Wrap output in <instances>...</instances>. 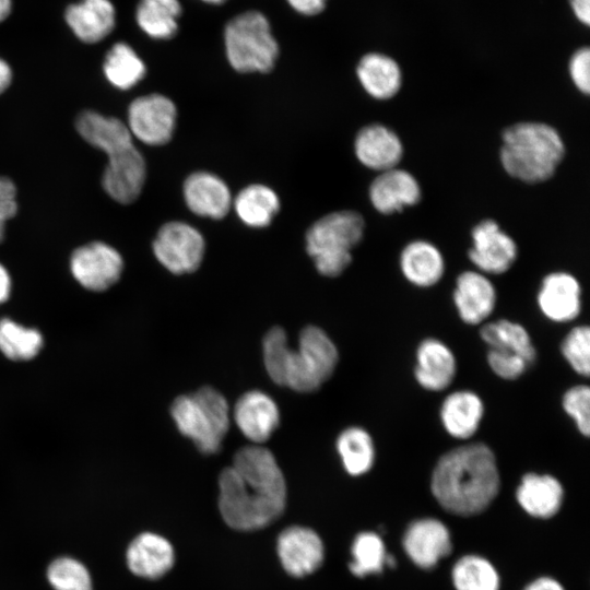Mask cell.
Masks as SVG:
<instances>
[{
    "mask_svg": "<svg viewBox=\"0 0 590 590\" xmlns=\"http://www.w3.org/2000/svg\"><path fill=\"white\" fill-rule=\"evenodd\" d=\"M219 508L233 529L250 531L274 521L284 510L286 485L272 455L263 447L239 449L219 477Z\"/></svg>",
    "mask_w": 590,
    "mask_h": 590,
    "instance_id": "1",
    "label": "cell"
},
{
    "mask_svg": "<svg viewBox=\"0 0 590 590\" xmlns=\"http://www.w3.org/2000/svg\"><path fill=\"white\" fill-rule=\"evenodd\" d=\"M499 471L492 449L483 442L458 446L437 461L430 481L434 497L447 511L472 516L497 496Z\"/></svg>",
    "mask_w": 590,
    "mask_h": 590,
    "instance_id": "2",
    "label": "cell"
},
{
    "mask_svg": "<svg viewBox=\"0 0 590 590\" xmlns=\"http://www.w3.org/2000/svg\"><path fill=\"white\" fill-rule=\"evenodd\" d=\"M262 350L270 378L298 392L317 390L333 374L338 363L334 343L314 326L303 329L297 350H291L285 331L274 327L266 334Z\"/></svg>",
    "mask_w": 590,
    "mask_h": 590,
    "instance_id": "3",
    "label": "cell"
},
{
    "mask_svg": "<svg viewBox=\"0 0 590 590\" xmlns=\"http://www.w3.org/2000/svg\"><path fill=\"white\" fill-rule=\"evenodd\" d=\"M75 127L86 142L108 156L102 179L105 191L117 202H133L145 181V162L133 145L129 128L118 118L92 110L82 111Z\"/></svg>",
    "mask_w": 590,
    "mask_h": 590,
    "instance_id": "4",
    "label": "cell"
},
{
    "mask_svg": "<svg viewBox=\"0 0 590 590\" xmlns=\"http://www.w3.org/2000/svg\"><path fill=\"white\" fill-rule=\"evenodd\" d=\"M565 154L559 133L543 122H519L503 133L500 161L505 170L527 184L550 179Z\"/></svg>",
    "mask_w": 590,
    "mask_h": 590,
    "instance_id": "5",
    "label": "cell"
},
{
    "mask_svg": "<svg viewBox=\"0 0 590 590\" xmlns=\"http://www.w3.org/2000/svg\"><path fill=\"white\" fill-rule=\"evenodd\" d=\"M178 430L206 455L220 450L229 427L226 399L212 387L176 398L170 408Z\"/></svg>",
    "mask_w": 590,
    "mask_h": 590,
    "instance_id": "6",
    "label": "cell"
},
{
    "mask_svg": "<svg viewBox=\"0 0 590 590\" xmlns=\"http://www.w3.org/2000/svg\"><path fill=\"white\" fill-rule=\"evenodd\" d=\"M363 234L364 220L358 213H330L308 229L306 249L322 275L338 276L351 263V250L361 241Z\"/></svg>",
    "mask_w": 590,
    "mask_h": 590,
    "instance_id": "7",
    "label": "cell"
},
{
    "mask_svg": "<svg viewBox=\"0 0 590 590\" xmlns=\"http://www.w3.org/2000/svg\"><path fill=\"white\" fill-rule=\"evenodd\" d=\"M226 55L239 72H268L276 60L279 46L267 17L248 11L228 22L224 32Z\"/></svg>",
    "mask_w": 590,
    "mask_h": 590,
    "instance_id": "8",
    "label": "cell"
},
{
    "mask_svg": "<svg viewBox=\"0 0 590 590\" xmlns=\"http://www.w3.org/2000/svg\"><path fill=\"white\" fill-rule=\"evenodd\" d=\"M153 251L157 260L172 273H190L199 268L203 259L204 239L191 225L169 222L158 231Z\"/></svg>",
    "mask_w": 590,
    "mask_h": 590,
    "instance_id": "9",
    "label": "cell"
},
{
    "mask_svg": "<svg viewBox=\"0 0 590 590\" xmlns=\"http://www.w3.org/2000/svg\"><path fill=\"white\" fill-rule=\"evenodd\" d=\"M73 278L86 290L102 292L120 278L123 261L113 247L101 241L76 248L70 259Z\"/></svg>",
    "mask_w": 590,
    "mask_h": 590,
    "instance_id": "10",
    "label": "cell"
},
{
    "mask_svg": "<svg viewBox=\"0 0 590 590\" xmlns=\"http://www.w3.org/2000/svg\"><path fill=\"white\" fill-rule=\"evenodd\" d=\"M129 130L149 145L167 143L176 122V107L164 95L150 94L135 98L128 110Z\"/></svg>",
    "mask_w": 590,
    "mask_h": 590,
    "instance_id": "11",
    "label": "cell"
},
{
    "mask_svg": "<svg viewBox=\"0 0 590 590\" xmlns=\"http://www.w3.org/2000/svg\"><path fill=\"white\" fill-rule=\"evenodd\" d=\"M471 235L469 258L481 273L502 274L511 268L517 258V245L494 220L480 222Z\"/></svg>",
    "mask_w": 590,
    "mask_h": 590,
    "instance_id": "12",
    "label": "cell"
},
{
    "mask_svg": "<svg viewBox=\"0 0 590 590\" xmlns=\"http://www.w3.org/2000/svg\"><path fill=\"white\" fill-rule=\"evenodd\" d=\"M536 299L545 318L557 323L569 322L580 314L581 287L573 274L553 272L544 276Z\"/></svg>",
    "mask_w": 590,
    "mask_h": 590,
    "instance_id": "13",
    "label": "cell"
},
{
    "mask_svg": "<svg viewBox=\"0 0 590 590\" xmlns=\"http://www.w3.org/2000/svg\"><path fill=\"white\" fill-rule=\"evenodd\" d=\"M452 297L460 319L471 326L484 322L496 306L495 286L477 271H464L458 275Z\"/></svg>",
    "mask_w": 590,
    "mask_h": 590,
    "instance_id": "14",
    "label": "cell"
},
{
    "mask_svg": "<svg viewBox=\"0 0 590 590\" xmlns=\"http://www.w3.org/2000/svg\"><path fill=\"white\" fill-rule=\"evenodd\" d=\"M278 554L283 568L294 577L315 571L323 559L320 538L310 529L291 527L278 540Z\"/></svg>",
    "mask_w": 590,
    "mask_h": 590,
    "instance_id": "15",
    "label": "cell"
},
{
    "mask_svg": "<svg viewBox=\"0 0 590 590\" xmlns=\"http://www.w3.org/2000/svg\"><path fill=\"white\" fill-rule=\"evenodd\" d=\"M233 417L243 435L256 444L269 439L280 423L276 403L259 390L248 391L237 400Z\"/></svg>",
    "mask_w": 590,
    "mask_h": 590,
    "instance_id": "16",
    "label": "cell"
},
{
    "mask_svg": "<svg viewBox=\"0 0 590 590\" xmlns=\"http://www.w3.org/2000/svg\"><path fill=\"white\" fill-rule=\"evenodd\" d=\"M457 361L451 349L435 338L423 340L416 349L414 377L428 391H442L453 381Z\"/></svg>",
    "mask_w": 590,
    "mask_h": 590,
    "instance_id": "17",
    "label": "cell"
},
{
    "mask_svg": "<svg viewBox=\"0 0 590 590\" xmlns=\"http://www.w3.org/2000/svg\"><path fill=\"white\" fill-rule=\"evenodd\" d=\"M374 208L384 214L402 211L421 199V187L415 177L400 168L380 172L369 188Z\"/></svg>",
    "mask_w": 590,
    "mask_h": 590,
    "instance_id": "18",
    "label": "cell"
},
{
    "mask_svg": "<svg viewBox=\"0 0 590 590\" xmlns=\"http://www.w3.org/2000/svg\"><path fill=\"white\" fill-rule=\"evenodd\" d=\"M403 546L416 565L430 568L449 554L451 540L444 523L437 519H421L408 528Z\"/></svg>",
    "mask_w": 590,
    "mask_h": 590,
    "instance_id": "19",
    "label": "cell"
},
{
    "mask_svg": "<svg viewBox=\"0 0 590 590\" xmlns=\"http://www.w3.org/2000/svg\"><path fill=\"white\" fill-rule=\"evenodd\" d=\"M355 153L366 167L384 172L399 164L403 146L391 129L382 125H369L357 133Z\"/></svg>",
    "mask_w": 590,
    "mask_h": 590,
    "instance_id": "20",
    "label": "cell"
},
{
    "mask_svg": "<svg viewBox=\"0 0 590 590\" xmlns=\"http://www.w3.org/2000/svg\"><path fill=\"white\" fill-rule=\"evenodd\" d=\"M440 421L448 435L456 439H470L479 429L484 416V403L471 390L449 393L440 406Z\"/></svg>",
    "mask_w": 590,
    "mask_h": 590,
    "instance_id": "21",
    "label": "cell"
},
{
    "mask_svg": "<svg viewBox=\"0 0 590 590\" xmlns=\"http://www.w3.org/2000/svg\"><path fill=\"white\" fill-rule=\"evenodd\" d=\"M184 197L193 213L211 219L225 216L231 206V193L226 184L205 172L194 173L186 179Z\"/></svg>",
    "mask_w": 590,
    "mask_h": 590,
    "instance_id": "22",
    "label": "cell"
},
{
    "mask_svg": "<svg viewBox=\"0 0 590 590\" xmlns=\"http://www.w3.org/2000/svg\"><path fill=\"white\" fill-rule=\"evenodd\" d=\"M66 21L84 43L104 39L114 28L116 12L109 0H81L66 10Z\"/></svg>",
    "mask_w": 590,
    "mask_h": 590,
    "instance_id": "23",
    "label": "cell"
},
{
    "mask_svg": "<svg viewBox=\"0 0 590 590\" xmlns=\"http://www.w3.org/2000/svg\"><path fill=\"white\" fill-rule=\"evenodd\" d=\"M127 562L134 575L155 579L163 576L173 566V546L161 535L142 533L129 545Z\"/></svg>",
    "mask_w": 590,
    "mask_h": 590,
    "instance_id": "24",
    "label": "cell"
},
{
    "mask_svg": "<svg viewBox=\"0 0 590 590\" xmlns=\"http://www.w3.org/2000/svg\"><path fill=\"white\" fill-rule=\"evenodd\" d=\"M516 497L529 515L536 518H550L559 510L564 489L556 477L530 472L522 476Z\"/></svg>",
    "mask_w": 590,
    "mask_h": 590,
    "instance_id": "25",
    "label": "cell"
},
{
    "mask_svg": "<svg viewBox=\"0 0 590 590\" xmlns=\"http://www.w3.org/2000/svg\"><path fill=\"white\" fill-rule=\"evenodd\" d=\"M356 73L364 90L377 99L393 97L402 84L399 63L381 52L364 55L357 64Z\"/></svg>",
    "mask_w": 590,
    "mask_h": 590,
    "instance_id": "26",
    "label": "cell"
},
{
    "mask_svg": "<svg viewBox=\"0 0 590 590\" xmlns=\"http://www.w3.org/2000/svg\"><path fill=\"white\" fill-rule=\"evenodd\" d=\"M400 268L404 278L415 286L428 287L440 281L445 261L439 249L426 240L408 244L400 256Z\"/></svg>",
    "mask_w": 590,
    "mask_h": 590,
    "instance_id": "27",
    "label": "cell"
},
{
    "mask_svg": "<svg viewBox=\"0 0 590 590\" xmlns=\"http://www.w3.org/2000/svg\"><path fill=\"white\" fill-rule=\"evenodd\" d=\"M481 339L489 349H496L523 357L530 365L536 359V351L527 329L515 321L498 319L482 326Z\"/></svg>",
    "mask_w": 590,
    "mask_h": 590,
    "instance_id": "28",
    "label": "cell"
},
{
    "mask_svg": "<svg viewBox=\"0 0 590 590\" xmlns=\"http://www.w3.org/2000/svg\"><path fill=\"white\" fill-rule=\"evenodd\" d=\"M235 211L238 217L251 227H263L271 223L280 208L276 193L263 185H250L236 197Z\"/></svg>",
    "mask_w": 590,
    "mask_h": 590,
    "instance_id": "29",
    "label": "cell"
},
{
    "mask_svg": "<svg viewBox=\"0 0 590 590\" xmlns=\"http://www.w3.org/2000/svg\"><path fill=\"white\" fill-rule=\"evenodd\" d=\"M180 13L181 5L178 0H141L137 7L135 19L149 36L168 39L177 33Z\"/></svg>",
    "mask_w": 590,
    "mask_h": 590,
    "instance_id": "30",
    "label": "cell"
},
{
    "mask_svg": "<svg viewBox=\"0 0 590 590\" xmlns=\"http://www.w3.org/2000/svg\"><path fill=\"white\" fill-rule=\"evenodd\" d=\"M337 450L342 464L351 475L368 472L375 461V445L367 430L358 426L344 429L337 439Z\"/></svg>",
    "mask_w": 590,
    "mask_h": 590,
    "instance_id": "31",
    "label": "cell"
},
{
    "mask_svg": "<svg viewBox=\"0 0 590 590\" xmlns=\"http://www.w3.org/2000/svg\"><path fill=\"white\" fill-rule=\"evenodd\" d=\"M104 73L114 86L128 90L143 79L145 64L128 44L117 43L106 55Z\"/></svg>",
    "mask_w": 590,
    "mask_h": 590,
    "instance_id": "32",
    "label": "cell"
},
{
    "mask_svg": "<svg viewBox=\"0 0 590 590\" xmlns=\"http://www.w3.org/2000/svg\"><path fill=\"white\" fill-rule=\"evenodd\" d=\"M44 344L42 333L17 322L2 318L0 320V351L11 361H30L34 358Z\"/></svg>",
    "mask_w": 590,
    "mask_h": 590,
    "instance_id": "33",
    "label": "cell"
},
{
    "mask_svg": "<svg viewBox=\"0 0 590 590\" xmlns=\"http://www.w3.org/2000/svg\"><path fill=\"white\" fill-rule=\"evenodd\" d=\"M457 590H498L499 577L485 558L468 555L459 559L452 569Z\"/></svg>",
    "mask_w": 590,
    "mask_h": 590,
    "instance_id": "34",
    "label": "cell"
},
{
    "mask_svg": "<svg viewBox=\"0 0 590 590\" xmlns=\"http://www.w3.org/2000/svg\"><path fill=\"white\" fill-rule=\"evenodd\" d=\"M352 556L350 569L357 577L380 573L387 558L384 542L374 532H363L355 538Z\"/></svg>",
    "mask_w": 590,
    "mask_h": 590,
    "instance_id": "35",
    "label": "cell"
},
{
    "mask_svg": "<svg viewBox=\"0 0 590 590\" xmlns=\"http://www.w3.org/2000/svg\"><path fill=\"white\" fill-rule=\"evenodd\" d=\"M47 576L55 590H92L87 569L70 557L55 559L48 567Z\"/></svg>",
    "mask_w": 590,
    "mask_h": 590,
    "instance_id": "36",
    "label": "cell"
},
{
    "mask_svg": "<svg viewBox=\"0 0 590 590\" xmlns=\"http://www.w3.org/2000/svg\"><path fill=\"white\" fill-rule=\"evenodd\" d=\"M562 355L571 369L580 376L590 373V329L577 326L569 330L560 344Z\"/></svg>",
    "mask_w": 590,
    "mask_h": 590,
    "instance_id": "37",
    "label": "cell"
},
{
    "mask_svg": "<svg viewBox=\"0 0 590 590\" xmlns=\"http://www.w3.org/2000/svg\"><path fill=\"white\" fill-rule=\"evenodd\" d=\"M562 406L570 416L578 432L588 437L590 434V389L587 385L570 387L563 396Z\"/></svg>",
    "mask_w": 590,
    "mask_h": 590,
    "instance_id": "38",
    "label": "cell"
},
{
    "mask_svg": "<svg viewBox=\"0 0 590 590\" xmlns=\"http://www.w3.org/2000/svg\"><path fill=\"white\" fill-rule=\"evenodd\" d=\"M486 359L491 370L505 380L518 379L531 366L523 357L496 349H488Z\"/></svg>",
    "mask_w": 590,
    "mask_h": 590,
    "instance_id": "39",
    "label": "cell"
},
{
    "mask_svg": "<svg viewBox=\"0 0 590 590\" xmlns=\"http://www.w3.org/2000/svg\"><path fill=\"white\" fill-rule=\"evenodd\" d=\"M569 75L575 86L583 94L590 92V49L578 48L568 63Z\"/></svg>",
    "mask_w": 590,
    "mask_h": 590,
    "instance_id": "40",
    "label": "cell"
},
{
    "mask_svg": "<svg viewBox=\"0 0 590 590\" xmlns=\"http://www.w3.org/2000/svg\"><path fill=\"white\" fill-rule=\"evenodd\" d=\"M15 193L13 181L8 177L0 176V221L3 223L16 214Z\"/></svg>",
    "mask_w": 590,
    "mask_h": 590,
    "instance_id": "41",
    "label": "cell"
},
{
    "mask_svg": "<svg viewBox=\"0 0 590 590\" xmlns=\"http://www.w3.org/2000/svg\"><path fill=\"white\" fill-rule=\"evenodd\" d=\"M291 7L305 15L320 13L327 3V0H287Z\"/></svg>",
    "mask_w": 590,
    "mask_h": 590,
    "instance_id": "42",
    "label": "cell"
},
{
    "mask_svg": "<svg viewBox=\"0 0 590 590\" xmlns=\"http://www.w3.org/2000/svg\"><path fill=\"white\" fill-rule=\"evenodd\" d=\"M569 7L576 20L588 27L590 25V0H569Z\"/></svg>",
    "mask_w": 590,
    "mask_h": 590,
    "instance_id": "43",
    "label": "cell"
},
{
    "mask_svg": "<svg viewBox=\"0 0 590 590\" xmlns=\"http://www.w3.org/2000/svg\"><path fill=\"white\" fill-rule=\"evenodd\" d=\"M524 590H564L555 579L542 577L531 582Z\"/></svg>",
    "mask_w": 590,
    "mask_h": 590,
    "instance_id": "44",
    "label": "cell"
},
{
    "mask_svg": "<svg viewBox=\"0 0 590 590\" xmlns=\"http://www.w3.org/2000/svg\"><path fill=\"white\" fill-rule=\"evenodd\" d=\"M11 294V278L7 269L0 263V304L8 300Z\"/></svg>",
    "mask_w": 590,
    "mask_h": 590,
    "instance_id": "45",
    "label": "cell"
},
{
    "mask_svg": "<svg viewBox=\"0 0 590 590\" xmlns=\"http://www.w3.org/2000/svg\"><path fill=\"white\" fill-rule=\"evenodd\" d=\"M12 80V71L9 64L0 58V93L4 92Z\"/></svg>",
    "mask_w": 590,
    "mask_h": 590,
    "instance_id": "46",
    "label": "cell"
},
{
    "mask_svg": "<svg viewBox=\"0 0 590 590\" xmlns=\"http://www.w3.org/2000/svg\"><path fill=\"white\" fill-rule=\"evenodd\" d=\"M11 7V0H0V22L7 19V16L10 14Z\"/></svg>",
    "mask_w": 590,
    "mask_h": 590,
    "instance_id": "47",
    "label": "cell"
},
{
    "mask_svg": "<svg viewBox=\"0 0 590 590\" xmlns=\"http://www.w3.org/2000/svg\"><path fill=\"white\" fill-rule=\"evenodd\" d=\"M4 225L5 223L0 221V243L3 240L4 237Z\"/></svg>",
    "mask_w": 590,
    "mask_h": 590,
    "instance_id": "48",
    "label": "cell"
},
{
    "mask_svg": "<svg viewBox=\"0 0 590 590\" xmlns=\"http://www.w3.org/2000/svg\"><path fill=\"white\" fill-rule=\"evenodd\" d=\"M205 2H210V3H222L224 2L225 0H203Z\"/></svg>",
    "mask_w": 590,
    "mask_h": 590,
    "instance_id": "49",
    "label": "cell"
}]
</instances>
